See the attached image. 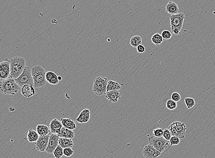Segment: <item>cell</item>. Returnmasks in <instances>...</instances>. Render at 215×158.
<instances>
[{
	"instance_id": "6da1fadb",
	"label": "cell",
	"mask_w": 215,
	"mask_h": 158,
	"mask_svg": "<svg viewBox=\"0 0 215 158\" xmlns=\"http://www.w3.org/2000/svg\"><path fill=\"white\" fill-rule=\"evenodd\" d=\"M8 61L10 63V76L14 79L18 78L25 67V59L22 57H15Z\"/></svg>"
},
{
	"instance_id": "7a4b0ae2",
	"label": "cell",
	"mask_w": 215,
	"mask_h": 158,
	"mask_svg": "<svg viewBox=\"0 0 215 158\" xmlns=\"http://www.w3.org/2000/svg\"><path fill=\"white\" fill-rule=\"evenodd\" d=\"M32 75L34 83V87H42L46 83V71L41 65H35L31 69Z\"/></svg>"
},
{
	"instance_id": "3957f363",
	"label": "cell",
	"mask_w": 215,
	"mask_h": 158,
	"mask_svg": "<svg viewBox=\"0 0 215 158\" xmlns=\"http://www.w3.org/2000/svg\"><path fill=\"white\" fill-rule=\"evenodd\" d=\"M0 88L1 93L5 95H14L20 91V87L16 83L14 79L9 76L5 80L1 81Z\"/></svg>"
},
{
	"instance_id": "277c9868",
	"label": "cell",
	"mask_w": 215,
	"mask_h": 158,
	"mask_svg": "<svg viewBox=\"0 0 215 158\" xmlns=\"http://www.w3.org/2000/svg\"><path fill=\"white\" fill-rule=\"evenodd\" d=\"M185 18V15L182 12L177 14L171 15L170 17L171 28L174 35H181V31L183 28Z\"/></svg>"
},
{
	"instance_id": "5b68a950",
	"label": "cell",
	"mask_w": 215,
	"mask_h": 158,
	"mask_svg": "<svg viewBox=\"0 0 215 158\" xmlns=\"http://www.w3.org/2000/svg\"><path fill=\"white\" fill-rule=\"evenodd\" d=\"M148 141L149 144L162 153L168 151L171 147L169 141L167 140L162 137H156L155 136H152L149 138Z\"/></svg>"
},
{
	"instance_id": "8992f818",
	"label": "cell",
	"mask_w": 215,
	"mask_h": 158,
	"mask_svg": "<svg viewBox=\"0 0 215 158\" xmlns=\"http://www.w3.org/2000/svg\"><path fill=\"white\" fill-rule=\"evenodd\" d=\"M108 81L107 78L105 77L99 76L96 78L93 85V91L98 96L105 95L107 92L106 88Z\"/></svg>"
},
{
	"instance_id": "52a82bcc",
	"label": "cell",
	"mask_w": 215,
	"mask_h": 158,
	"mask_svg": "<svg viewBox=\"0 0 215 158\" xmlns=\"http://www.w3.org/2000/svg\"><path fill=\"white\" fill-rule=\"evenodd\" d=\"M15 81L20 87L25 85H30L34 86L33 79L32 75L31 69L29 67L25 66L22 74Z\"/></svg>"
},
{
	"instance_id": "ba28073f",
	"label": "cell",
	"mask_w": 215,
	"mask_h": 158,
	"mask_svg": "<svg viewBox=\"0 0 215 158\" xmlns=\"http://www.w3.org/2000/svg\"><path fill=\"white\" fill-rule=\"evenodd\" d=\"M142 154L145 158H157L160 156L162 153L157 151L152 145L149 144L143 148Z\"/></svg>"
},
{
	"instance_id": "9c48e42d",
	"label": "cell",
	"mask_w": 215,
	"mask_h": 158,
	"mask_svg": "<svg viewBox=\"0 0 215 158\" xmlns=\"http://www.w3.org/2000/svg\"><path fill=\"white\" fill-rule=\"evenodd\" d=\"M59 136L57 134H51L49 138L48 146L46 151L48 154H53L54 151L59 145Z\"/></svg>"
},
{
	"instance_id": "30bf717a",
	"label": "cell",
	"mask_w": 215,
	"mask_h": 158,
	"mask_svg": "<svg viewBox=\"0 0 215 158\" xmlns=\"http://www.w3.org/2000/svg\"><path fill=\"white\" fill-rule=\"evenodd\" d=\"M0 74L1 81L5 80L10 76V63L8 60L7 61L1 62Z\"/></svg>"
},
{
	"instance_id": "8fae6325",
	"label": "cell",
	"mask_w": 215,
	"mask_h": 158,
	"mask_svg": "<svg viewBox=\"0 0 215 158\" xmlns=\"http://www.w3.org/2000/svg\"><path fill=\"white\" fill-rule=\"evenodd\" d=\"M50 135L40 136L39 138L35 142V147L38 151L40 152L46 151L49 143Z\"/></svg>"
},
{
	"instance_id": "7c38bea8",
	"label": "cell",
	"mask_w": 215,
	"mask_h": 158,
	"mask_svg": "<svg viewBox=\"0 0 215 158\" xmlns=\"http://www.w3.org/2000/svg\"><path fill=\"white\" fill-rule=\"evenodd\" d=\"M105 97L109 103H115L121 98V94L119 91H111L106 92Z\"/></svg>"
},
{
	"instance_id": "4fadbf2b",
	"label": "cell",
	"mask_w": 215,
	"mask_h": 158,
	"mask_svg": "<svg viewBox=\"0 0 215 158\" xmlns=\"http://www.w3.org/2000/svg\"><path fill=\"white\" fill-rule=\"evenodd\" d=\"M90 118V111L88 109H85L80 113L78 117L76 119L77 123H86L89 121Z\"/></svg>"
},
{
	"instance_id": "5bb4252c",
	"label": "cell",
	"mask_w": 215,
	"mask_h": 158,
	"mask_svg": "<svg viewBox=\"0 0 215 158\" xmlns=\"http://www.w3.org/2000/svg\"><path fill=\"white\" fill-rule=\"evenodd\" d=\"M49 127L51 134H57L63 126L61 121L55 118L51 122Z\"/></svg>"
},
{
	"instance_id": "9a60e30c",
	"label": "cell",
	"mask_w": 215,
	"mask_h": 158,
	"mask_svg": "<svg viewBox=\"0 0 215 158\" xmlns=\"http://www.w3.org/2000/svg\"><path fill=\"white\" fill-rule=\"evenodd\" d=\"M21 93L26 98H30L35 93L34 86L30 85H25L22 87Z\"/></svg>"
},
{
	"instance_id": "2e32d148",
	"label": "cell",
	"mask_w": 215,
	"mask_h": 158,
	"mask_svg": "<svg viewBox=\"0 0 215 158\" xmlns=\"http://www.w3.org/2000/svg\"><path fill=\"white\" fill-rule=\"evenodd\" d=\"M46 80L49 84L56 85L58 84L59 80L58 79V76L57 75L55 72L49 71L46 72Z\"/></svg>"
},
{
	"instance_id": "e0dca14e",
	"label": "cell",
	"mask_w": 215,
	"mask_h": 158,
	"mask_svg": "<svg viewBox=\"0 0 215 158\" xmlns=\"http://www.w3.org/2000/svg\"><path fill=\"white\" fill-rule=\"evenodd\" d=\"M166 12L171 15L177 14H179L180 9L175 2L170 1L166 6Z\"/></svg>"
},
{
	"instance_id": "ac0fdd59",
	"label": "cell",
	"mask_w": 215,
	"mask_h": 158,
	"mask_svg": "<svg viewBox=\"0 0 215 158\" xmlns=\"http://www.w3.org/2000/svg\"><path fill=\"white\" fill-rule=\"evenodd\" d=\"M57 134L60 138L70 139H72L75 137V133L73 131L68 129L64 127H62L60 131Z\"/></svg>"
},
{
	"instance_id": "d6986e66",
	"label": "cell",
	"mask_w": 215,
	"mask_h": 158,
	"mask_svg": "<svg viewBox=\"0 0 215 158\" xmlns=\"http://www.w3.org/2000/svg\"><path fill=\"white\" fill-rule=\"evenodd\" d=\"M175 126L178 132V138H185L186 135V127L185 124L183 122H175Z\"/></svg>"
},
{
	"instance_id": "ffe728a7",
	"label": "cell",
	"mask_w": 215,
	"mask_h": 158,
	"mask_svg": "<svg viewBox=\"0 0 215 158\" xmlns=\"http://www.w3.org/2000/svg\"><path fill=\"white\" fill-rule=\"evenodd\" d=\"M124 84L121 83H118L115 81H108V84L107 85L106 91L107 92H109L111 91H119L121 89L123 86H124Z\"/></svg>"
},
{
	"instance_id": "44dd1931",
	"label": "cell",
	"mask_w": 215,
	"mask_h": 158,
	"mask_svg": "<svg viewBox=\"0 0 215 158\" xmlns=\"http://www.w3.org/2000/svg\"><path fill=\"white\" fill-rule=\"evenodd\" d=\"M61 122L64 127L69 130H74L77 127L75 122H74L71 118H61Z\"/></svg>"
},
{
	"instance_id": "7402d4cb",
	"label": "cell",
	"mask_w": 215,
	"mask_h": 158,
	"mask_svg": "<svg viewBox=\"0 0 215 158\" xmlns=\"http://www.w3.org/2000/svg\"><path fill=\"white\" fill-rule=\"evenodd\" d=\"M74 141L72 139L70 138H60L59 139V145L63 149L71 148H72L74 146Z\"/></svg>"
},
{
	"instance_id": "603a6c76",
	"label": "cell",
	"mask_w": 215,
	"mask_h": 158,
	"mask_svg": "<svg viewBox=\"0 0 215 158\" xmlns=\"http://www.w3.org/2000/svg\"><path fill=\"white\" fill-rule=\"evenodd\" d=\"M40 136L37 131L32 128H30L28 131L27 135V139L30 143L36 142L39 138Z\"/></svg>"
},
{
	"instance_id": "cb8c5ba5",
	"label": "cell",
	"mask_w": 215,
	"mask_h": 158,
	"mask_svg": "<svg viewBox=\"0 0 215 158\" xmlns=\"http://www.w3.org/2000/svg\"><path fill=\"white\" fill-rule=\"evenodd\" d=\"M36 131L40 136H44L49 134L50 130L46 125L40 124L37 126Z\"/></svg>"
},
{
	"instance_id": "d4e9b609",
	"label": "cell",
	"mask_w": 215,
	"mask_h": 158,
	"mask_svg": "<svg viewBox=\"0 0 215 158\" xmlns=\"http://www.w3.org/2000/svg\"><path fill=\"white\" fill-rule=\"evenodd\" d=\"M152 41L153 44L156 46H159L162 43L163 39L162 35L159 33H155L152 37Z\"/></svg>"
},
{
	"instance_id": "484cf974",
	"label": "cell",
	"mask_w": 215,
	"mask_h": 158,
	"mask_svg": "<svg viewBox=\"0 0 215 158\" xmlns=\"http://www.w3.org/2000/svg\"><path fill=\"white\" fill-rule=\"evenodd\" d=\"M53 154L55 158H61L64 155L63 149L59 145L54 151Z\"/></svg>"
},
{
	"instance_id": "4316f807",
	"label": "cell",
	"mask_w": 215,
	"mask_h": 158,
	"mask_svg": "<svg viewBox=\"0 0 215 158\" xmlns=\"http://www.w3.org/2000/svg\"><path fill=\"white\" fill-rule=\"evenodd\" d=\"M184 103L187 108L190 109L195 106V100L191 97H186L184 99Z\"/></svg>"
},
{
	"instance_id": "83f0119b",
	"label": "cell",
	"mask_w": 215,
	"mask_h": 158,
	"mask_svg": "<svg viewBox=\"0 0 215 158\" xmlns=\"http://www.w3.org/2000/svg\"><path fill=\"white\" fill-rule=\"evenodd\" d=\"M166 107L169 110H173L177 107V102L172 99L168 100L167 102Z\"/></svg>"
},
{
	"instance_id": "f1b7e54d",
	"label": "cell",
	"mask_w": 215,
	"mask_h": 158,
	"mask_svg": "<svg viewBox=\"0 0 215 158\" xmlns=\"http://www.w3.org/2000/svg\"><path fill=\"white\" fill-rule=\"evenodd\" d=\"M168 129L169 130L172 136H176V137H178L179 134H178V131H177V130L176 128L175 122L171 124L168 127Z\"/></svg>"
},
{
	"instance_id": "f546056e",
	"label": "cell",
	"mask_w": 215,
	"mask_h": 158,
	"mask_svg": "<svg viewBox=\"0 0 215 158\" xmlns=\"http://www.w3.org/2000/svg\"><path fill=\"white\" fill-rule=\"evenodd\" d=\"M169 142L171 146L178 145L180 143V138L176 136H172Z\"/></svg>"
},
{
	"instance_id": "4dcf8cb0",
	"label": "cell",
	"mask_w": 215,
	"mask_h": 158,
	"mask_svg": "<svg viewBox=\"0 0 215 158\" xmlns=\"http://www.w3.org/2000/svg\"><path fill=\"white\" fill-rule=\"evenodd\" d=\"M162 37L163 39L165 40H168L170 39L171 38H172V35L171 33L168 30H165L162 32Z\"/></svg>"
},
{
	"instance_id": "1f68e13d",
	"label": "cell",
	"mask_w": 215,
	"mask_h": 158,
	"mask_svg": "<svg viewBox=\"0 0 215 158\" xmlns=\"http://www.w3.org/2000/svg\"><path fill=\"white\" fill-rule=\"evenodd\" d=\"M163 132L164 130H163L162 128H156L153 130V133L154 136H156V137H163Z\"/></svg>"
},
{
	"instance_id": "d6a6232c",
	"label": "cell",
	"mask_w": 215,
	"mask_h": 158,
	"mask_svg": "<svg viewBox=\"0 0 215 158\" xmlns=\"http://www.w3.org/2000/svg\"><path fill=\"white\" fill-rule=\"evenodd\" d=\"M74 154V151L71 148L63 149V155L67 157H70Z\"/></svg>"
},
{
	"instance_id": "836d02e7",
	"label": "cell",
	"mask_w": 215,
	"mask_h": 158,
	"mask_svg": "<svg viewBox=\"0 0 215 158\" xmlns=\"http://www.w3.org/2000/svg\"><path fill=\"white\" fill-rule=\"evenodd\" d=\"M172 137V134H171L169 130H168V128L165 129L164 130V132H163V137L167 140L170 141Z\"/></svg>"
},
{
	"instance_id": "e575fe53",
	"label": "cell",
	"mask_w": 215,
	"mask_h": 158,
	"mask_svg": "<svg viewBox=\"0 0 215 158\" xmlns=\"http://www.w3.org/2000/svg\"><path fill=\"white\" fill-rule=\"evenodd\" d=\"M181 99V96L180 93H178L177 92H174L171 96V99L173 101H175V102H178L180 101Z\"/></svg>"
},
{
	"instance_id": "d590c367",
	"label": "cell",
	"mask_w": 215,
	"mask_h": 158,
	"mask_svg": "<svg viewBox=\"0 0 215 158\" xmlns=\"http://www.w3.org/2000/svg\"><path fill=\"white\" fill-rule=\"evenodd\" d=\"M136 49H137V52L139 54L143 53L145 51V48L142 44H140L138 46V47L136 48Z\"/></svg>"
},
{
	"instance_id": "8d00e7d4",
	"label": "cell",
	"mask_w": 215,
	"mask_h": 158,
	"mask_svg": "<svg viewBox=\"0 0 215 158\" xmlns=\"http://www.w3.org/2000/svg\"><path fill=\"white\" fill-rule=\"evenodd\" d=\"M130 44L132 47H133L134 48H137L138 46L139 45L137 42H136V40H135V39L134 38V36L132 37L131 39H130Z\"/></svg>"
},
{
	"instance_id": "74e56055",
	"label": "cell",
	"mask_w": 215,
	"mask_h": 158,
	"mask_svg": "<svg viewBox=\"0 0 215 158\" xmlns=\"http://www.w3.org/2000/svg\"><path fill=\"white\" fill-rule=\"evenodd\" d=\"M134 37L139 45H140V44H142V39L141 37V36L135 35L134 36Z\"/></svg>"
},
{
	"instance_id": "f35d334b",
	"label": "cell",
	"mask_w": 215,
	"mask_h": 158,
	"mask_svg": "<svg viewBox=\"0 0 215 158\" xmlns=\"http://www.w3.org/2000/svg\"><path fill=\"white\" fill-rule=\"evenodd\" d=\"M58 79H59V81H61L62 80V77L61 76H58Z\"/></svg>"
}]
</instances>
